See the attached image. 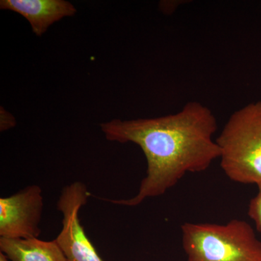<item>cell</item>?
Instances as JSON below:
<instances>
[{
  "label": "cell",
  "instance_id": "6da1fadb",
  "mask_svg": "<svg viewBox=\"0 0 261 261\" xmlns=\"http://www.w3.org/2000/svg\"><path fill=\"white\" fill-rule=\"evenodd\" d=\"M100 127L108 140L140 146L147 160V175L137 195L126 200L99 198L116 205L135 207L164 195L187 173L203 172L220 158L219 146L213 140L217 130L216 117L196 101L187 102L174 114L113 119Z\"/></svg>",
  "mask_w": 261,
  "mask_h": 261
},
{
  "label": "cell",
  "instance_id": "7a4b0ae2",
  "mask_svg": "<svg viewBox=\"0 0 261 261\" xmlns=\"http://www.w3.org/2000/svg\"><path fill=\"white\" fill-rule=\"evenodd\" d=\"M216 142L228 178L244 185L261 184V101L233 113Z\"/></svg>",
  "mask_w": 261,
  "mask_h": 261
},
{
  "label": "cell",
  "instance_id": "3957f363",
  "mask_svg": "<svg viewBox=\"0 0 261 261\" xmlns=\"http://www.w3.org/2000/svg\"><path fill=\"white\" fill-rule=\"evenodd\" d=\"M182 245L187 261H261V242L246 221L185 223Z\"/></svg>",
  "mask_w": 261,
  "mask_h": 261
},
{
  "label": "cell",
  "instance_id": "277c9868",
  "mask_svg": "<svg viewBox=\"0 0 261 261\" xmlns=\"http://www.w3.org/2000/svg\"><path fill=\"white\" fill-rule=\"evenodd\" d=\"M90 195L85 184L74 181L63 187L57 202V208L63 214V227L55 241L68 261H104L80 222V210Z\"/></svg>",
  "mask_w": 261,
  "mask_h": 261
},
{
  "label": "cell",
  "instance_id": "5b68a950",
  "mask_svg": "<svg viewBox=\"0 0 261 261\" xmlns=\"http://www.w3.org/2000/svg\"><path fill=\"white\" fill-rule=\"evenodd\" d=\"M44 208L42 190L33 185L0 198V238H39Z\"/></svg>",
  "mask_w": 261,
  "mask_h": 261
},
{
  "label": "cell",
  "instance_id": "8992f818",
  "mask_svg": "<svg viewBox=\"0 0 261 261\" xmlns=\"http://www.w3.org/2000/svg\"><path fill=\"white\" fill-rule=\"evenodd\" d=\"M0 8L21 15L38 37L47 32L51 24L76 13L74 5L65 0H1Z\"/></svg>",
  "mask_w": 261,
  "mask_h": 261
},
{
  "label": "cell",
  "instance_id": "52a82bcc",
  "mask_svg": "<svg viewBox=\"0 0 261 261\" xmlns=\"http://www.w3.org/2000/svg\"><path fill=\"white\" fill-rule=\"evenodd\" d=\"M0 252L11 261H68L55 240L0 238Z\"/></svg>",
  "mask_w": 261,
  "mask_h": 261
},
{
  "label": "cell",
  "instance_id": "ba28073f",
  "mask_svg": "<svg viewBox=\"0 0 261 261\" xmlns=\"http://www.w3.org/2000/svg\"><path fill=\"white\" fill-rule=\"evenodd\" d=\"M257 195L250 200L248 207V216L255 223L257 231L261 233V184L257 185Z\"/></svg>",
  "mask_w": 261,
  "mask_h": 261
},
{
  "label": "cell",
  "instance_id": "9c48e42d",
  "mask_svg": "<svg viewBox=\"0 0 261 261\" xmlns=\"http://www.w3.org/2000/svg\"><path fill=\"white\" fill-rule=\"evenodd\" d=\"M0 130L1 132H5V130L10 129L15 126L16 122L14 117L12 116L10 113L7 112L3 107L1 108V114H0Z\"/></svg>",
  "mask_w": 261,
  "mask_h": 261
},
{
  "label": "cell",
  "instance_id": "30bf717a",
  "mask_svg": "<svg viewBox=\"0 0 261 261\" xmlns=\"http://www.w3.org/2000/svg\"><path fill=\"white\" fill-rule=\"evenodd\" d=\"M166 3H161V9L163 10L164 13H168V14H170V13H173L175 10L176 8H178L179 5L183 4L185 3V1L181 0V1H179V0H176V1H165Z\"/></svg>",
  "mask_w": 261,
  "mask_h": 261
},
{
  "label": "cell",
  "instance_id": "8fae6325",
  "mask_svg": "<svg viewBox=\"0 0 261 261\" xmlns=\"http://www.w3.org/2000/svg\"><path fill=\"white\" fill-rule=\"evenodd\" d=\"M0 261H9L6 255H4L3 252H0Z\"/></svg>",
  "mask_w": 261,
  "mask_h": 261
}]
</instances>
